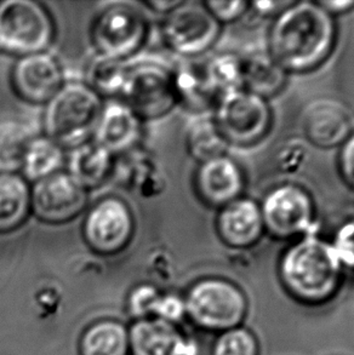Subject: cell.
<instances>
[{"mask_svg": "<svg viewBox=\"0 0 354 355\" xmlns=\"http://www.w3.org/2000/svg\"><path fill=\"white\" fill-rule=\"evenodd\" d=\"M337 42V26L317 1H292L273 19L269 53L289 74L316 71L328 61Z\"/></svg>", "mask_w": 354, "mask_h": 355, "instance_id": "1", "label": "cell"}, {"mask_svg": "<svg viewBox=\"0 0 354 355\" xmlns=\"http://www.w3.org/2000/svg\"><path fill=\"white\" fill-rule=\"evenodd\" d=\"M342 266L330 243L314 234L292 243L279 261L283 286L306 304H321L335 296L342 282Z\"/></svg>", "mask_w": 354, "mask_h": 355, "instance_id": "2", "label": "cell"}, {"mask_svg": "<svg viewBox=\"0 0 354 355\" xmlns=\"http://www.w3.org/2000/svg\"><path fill=\"white\" fill-rule=\"evenodd\" d=\"M102 110V98L87 84L65 83L47 103L45 134L62 148L79 147L95 135Z\"/></svg>", "mask_w": 354, "mask_h": 355, "instance_id": "3", "label": "cell"}, {"mask_svg": "<svg viewBox=\"0 0 354 355\" xmlns=\"http://www.w3.org/2000/svg\"><path fill=\"white\" fill-rule=\"evenodd\" d=\"M53 38L55 24L42 3L0 1V51L19 58L47 53Z\"/></svg>", "mask_w": 354, "mask_h": 355, "instance_id": "4", "label": "cell"}, {"mask_svg": "<svg viewBox=\"0 0 354 355\" xmlns=\"http://www.w3.org/2000/svg\"><path fill=\"white\" fill-rule=\"evenodd\" d=\"M186 312L198 327L225 332L239 327L248 313V300L242 288L230 280L209 278L192 286Z\"/></svg>", "mask_w": 354, "mask_h": 355, "instance_id": "5", "label": "cell"}, {"mask_svg": "<svg viewBox=\"0 0 354 355\" xmlns=\"http://www.w3.org/2000/svg\"><path fill=\"white\" fill-rule=\"evenodd\" d=\"M214 108L212 118L230 146L253 147L272 129L273 112L267 100L244 89L221 97Z\"/></svg>", "mask_w": 354, "mask_h": 355, "instance_id": "6", "label": "cell"}, {"mask_svg": "<svg viewBox=\"0 0 354 355\" xmlns=\"http://www.w3.org/2000/svg\"><path fill=\"white\" fill-rule=\"evenodd\" d=\"M120 97L141 120L167 116L178 105L174 68L155 62L128 68Z\"/></svg>", "mask_w": 354, "mask_h": 355, "instance_id": "7", "label": "cell"}, {"mask_svg": "<svg viewBox=\"0 0 354 355\" xmlns=\"http://www.w3.org/2000/svg\"><path fill=\"white\" fill-rule=\"evenodd\" d=\"M264 232L279 240L313 234L316 205L311 193L297 183H282L268 191L260 204Z\"/></svg>", "mask_w": 354, "mask_h": 355, "instance_id": "8", "label": "cell"}, {"mask_svg": "<svg viewBox=\"0 0 354 355\" xmlns=\"http://www.w3.org/2000/svg\"><path fill=\"white\" fill-rule=\"evenodd\" d=\"M149 22L140 10L125 4L112 5L97 15L91 40L97 55L124 61L142 48Z\"/></svg>", "mask_w": 354, "mask_h": 355, "instance_id": "9", "label": "cell"}, {"mask_svg": "<svg viewBox=\"0 0 354 355\" xmlns=\"http://www.w3.org/2000/svg\"><path fill=\"white\" fill-rule=\"evenodd\" d=\"M164 40L182 58H196L215 45L221 24L203 1H181L165 15L162 26Z\"/></svg>", "mask_w": 354, "mask_h": 355, "instance_id": "10", "label": "cell"}, {"mask_svg": "<svg viewBox=\"0 0 354 355\" xmlns=\"http://www.w3.org/2000/svg\"><path fill=\"white\" fill-rule=\"evenodd\" d=\"M134 233V214L128 202L117 197L96 202L83 225L87 244L101 254H118L129 245Z\"/></svg>", "mask_w": 354, "mask_h": 355, "instance_id": "11", "label": "cell"}, {"mask_svg": "<svg viewBox=\"0 0 354 355\" xmlns=\"http://www.w3.org/2000/svg\"><path fill=\"white\" fill-rule=\"evenodd\" d=\"M32 212L49 225H62L79 216L87 207V191L68 173L51 175L31 187Z\"/></svg>", "mask_w": 354, "mask_h": 355, "instance_id": "12", "label": "cell"}, {"mask_svg": "<svg viewBox=\"0 0 354 355\" xmlns=\"http://www.w3.org/2000/svg\"><path fill=\"white\" fill-rule=\"evenodd\" d=\"M63 84L62 67L49 53L19 58L11 71L14 92L29 103H48Z\"/></svg>", "mask_w": 354, "mask_h": 355, "instance_id": "13", "label": "cell"}, {"mask_svg": "<svg viewBox=\"0 0 354 355\" xmlns=\"http://www.w3.org/2000/svg\"><path fill=\"white\" fill-rule=\"evenodd\" d=\"M193 186L196 197L206 207L222 209L243 197L245 175L239 163L228 154L199 164Z\"/></svg>", "mask_w": 354, "mask_h": 355, "instance_id": "14", "label": "cell"}, {"mask_svg": "<svg viewBox=\"0 0 354 355\" xmlns=\"http://www.w3.org/2000/svg\"><path fill=\"white\" fill-rule=\"evenodd\" d=\"M302 132L317 148L341 147L352 134L347 107L332 98H317L302 112Z\"/></svg>", "mask_w": 354, "mask_h": 355, "instance_id": "15", "label": "cell"}, {"mask_svg": "<svg viewBox=\"0 0 354 355\" xmlns=\"http://www.w3.org/2000/svg\"><path fill=\"white\" fill-rule=\"evenodd\" d=\"M215 228L224 244L238 250L254 246L266 233L259 202L244 196L219 210Z\"/></svg>", "mask_w": 354, "mask_h": 355, "instance_id": "16", "label": "cell"}, {"mask_svg": "<svg viewBox=\"0 0 354 355\" xmlns=\"http://www.w3.org/2000/svg\"><path fill=\"white\" fill-rule=\"evenodd\" d=\"M94 136L95 142L113 155H125L141 141L142 120L124 102H110L102 110Z\"/></svg>", "mask_w": 354, "mask_h": 355, "instance_id": "17", "label": "cell"}, {"mask_svg": "<svg viewBox=\"0 0 354 355\" xmlns=\"http://www.w3.org/2000/svg\"><path fill=\"white\" fill-rule=\"evenodd\" d=\"M129 345L135 355H196V347L160 319H144L130 332Z\"/></svg>", "mask_w": 354, "mask_h": 355, "instance_id": "18", "label": "cell"}, {"mask_svg": "<svg viewBox=\"0 0 354 355\" xmlns=\"http://www.w3.org/2000/svg\"><path fill=\"white\" fill-rule=\"evenodd\" d=\"M243 89L264 100L277 96L287 87L289 73L267 49H254L242 55Z\"/></svg>", "mask_w": 354, "mask_h": 355, "instance_id": "19", "label": "cell"}, {"mask_svg": "<svg viewBox=\"0 0 354 355\" xmlns=\"http://www.w3.org/2000/svg\"><path fill=\"white\" fill-rule=\"evenodd\" d=\"M68 173L87 191L100 187L115 168V155L95 141L72 149L67 160Z\"/></svg>", "mask_w": 354, "mask_h": 355, "instance_id": "20", "label": "cell"}, {"mask_svg": "<svg viewBox=\"0 0 354 355\" xmlns=\"http://www.w3.org/2000/svg\"><path fill=\"white\" fill-rule=\"evenodd\" d=\"M32 212L31 187L19 173H0V234L19 230Z\"/></svg>", "mask_w": 354, "mask_h": 355, "instance_id": "21", "label": "cell"}, {"mask_svg": "<svg viewBox=\"0 0 354 355\" xmlns=\"http://www.w3.org/2000/svg\"><path fill=\"white\" fill-rule=\"evenodd\" d=\"M174 71L178 103L196 112L205 111L216 106L219 97L208 83L203 64L181 63L174 68Z\"/></svg>", "mask_w": 354, "mask_h": 355, "instance_id": "22", "label": "cell"}, {"mask_svg": "<svg viewBox=\"0 0 354 355\" xmlns=\"http://www.w3.org/2000/svg\"><path fill=\"white\" fill-rule=\"evenodd\" d=\"M65 160V152L60 144L48 136L33 137L26 149L21 170L26 180L38 182L60 173Z\"/></svg>", "mask_w": 354, "mask_h": 355, "instance_id": "23", "label": "cell"}, {"mask_svg": "<svg viewBox=\"0 0 354 355\" xmlns=\"http://www.w3.org/2000/svg\"><path fill=\"white\" fill-rule=\"evenodd\" d=\"M186 144L188 153L199 164L226 155L230 148L212 116L199 118L192 123L187 131Z\"/></svg>", "mask_w": 354, "mask_h": 355, "instance_id": "24", "label": "cell"}, {"mask_svg": "<svg viewBox=\"0 0 354 355\" xmlns=\"http://www.w3.org/2000/svg\"><path fill=\"white\" fill-rule=\"evenodd\" d=\"M203 69L219 100L230 92L243 89L242 55L230 51L216 53L203 63Z\"/></svg>", "mask_w": 354, "mask_h": 355, "instance_id": "25", "label": "cell"}, {"mask_svg": "<svg viewBox=\"0 0 354 355\" xmlns=\"http://www.w3.org/2000/svg\"><path fill=\"white\" fill-rule=\"evenodd\" d=\"M33 139L26 125L19 121L0 124V173H17L24 153Z\"/></svg>", "mask_w": 354, "mask_h": 355, "instance_id": "26", "label": "cell"}, {"mask_svg": "<svg viewBox=\"0 0 354 355\" xmlns=\"http://www.w3.org/2000/svg\"><path fill=\"white\" fill-rule=\"evenodd\" d=\"M128 68L124 61L96 55L87 67V85L100 96H120Z\"/></svg>", "mask_w": 354, "mask_h": 355, "instance_id": "27", "label": "cell"}, {"mask_svg": "<svg viewBox=\"0 0 354 355\" xmlns=\"http://www.w3.org/2000/svg\"><path fill=\"white\" fill-rule=\"evenodd\" d=\"M129 336L118 322L97 324L85 334L83 340V355H126Z\"/></svg>", "mask_w": 354, "mask_h": 355, "instance_id": "28", "label": "cell"}, {"mask_svg": "<svg viewBox=\"0 0 354 355\" xmlns=\"http://www.w3.org/2000/svg\"><path fill=\"white\" fill-rule=\"evenodd\" d=\"M259 354V342L254 334L240 327L221 332L212 348V355Z\"/></svg>", "mask_w": 354, "mask_h": 355, "instance_id": "29", "label": "cell"}, {"mask_svg": "<svg viewBox=\"0 0 354 355\" xmlns=\"http://www.w3.org/2000/svg\"><path fill=\"white\" fill-rule=\"evenodd\" d=\"M308 158V149L301 139H289L278 149L277 166L282 173H296L303 168Z\"/></svg>", "mask_w": 354, "mask_h": 355, "instance_id": "30", "label": "cell"}, {"mask_svg": "<svg viewBox=\"0 0 354 355\" xmlns=\"http://www.w3.org/2000/svg\"><path fill=\"white\" fill-rule=\"evenodd\" d=\"M331 245L335 250L342 268L354 272V218L341 225L336 231Z\"/></svg>", "mask_w": 354, "mask_h": 355, "instance_id": "31", "label": "cell"}, {"mask_svg": "<svg viewBox=\"0 0 354 355\" xmlns=\"http://www.w3.org/2000/svg\"><path fill=\"white\" fill-rule=\"evenodd\" d=\"M204 4L220 24H232L235 21H238L250 9L249 1H245V0H235V1L209 0V1H204Z\"/></svg>", "mask_w": 354, "mask_h": 355, "instance_id": "32", "label": "cell"}, {"mask_svg": "<svg viewBox=\"0 0 354 355\" xmlns=\"http://www.w3.org/2000/svg\"><path fill=\"white\" fill-rule=\"evenodd\" d=\"M153 314L157 315V319L173 324L186 315V303L174 295L160 296L154 306Z\"/></svg>", "mask_w": 354, "mask_h": 355, "instance_id": "33", "label": "cell"}, {"mask_svg": "<svg viewBox=\"0 0 354 355\" xmlns=\"http://www.w3.org/2000/svg\"><path fill=\"white\" fill-rule=\"evenodd\" d=\"M160 297L158 291L152 286L144 285L136 288L130 297V309L136 317H147L153 314L154 306Z\"/></svg>", "mask_w": 354, "mask_h": 355, "instance_id": "34", "label": "cell"}, {"mask_svg": "<svg viewBox=\"0 0 354 355\" xmlns=\"http://www.w3.org/2000/svg\"><path fill=\"white\" fill-rule=\"evenodd\" d=\"M337 166L344 182L354 191V132L340 147Z\"/></svg>", "mask_w": 354, "mask_h": 355, "instance_id": "35", "label": "cell"}, {"mask_svg": "<svg viewBox=\"0 0 354 355\" xmlns=\"http://www.w3.org/2000/svg\"><path fill=\"white\" fill-rule=\"evenodd\" d=\"M294 0H260L250 3V8L253 9L255 14L259 15L260 17L273 19L277 17L278 15L282 14L287 6L292 5Z\"/></svg>", "mask_w": 354, "mask_h": 355, "instance_id": "36", "label": "cell"}, {"mask_svg": "<svg viewBox=\"0 0 354 355\" xmlns=\"http://www.w3.org/2000/svg\"><path fill=\"white\" fill-rule=\"evenodd\" d=\"M317 3L334 19L354 10V0H319Z\"/></svg>", "mask_w": 354, "mask_h": 355, "instance_id": "37", "label": "cell"}, {"mask_svg": "<svg viewBox=\"0 0 354 355\" xmlns=\"http://www.w3.org/2000/svg\"><path fill=\"white\" fill-rule=\"evenodd\" d=\"M181 3V0H163V1H159V0H151L147 1L151 9L155 10L157 12H162V14H168L171 10L175 9L177 5Z\"/></svg>", "mask_w": 354, "mask_h": 355, "instance_id": "38", "label": "cell"}]
</instances>
